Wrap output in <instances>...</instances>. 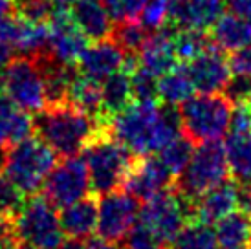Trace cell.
<instances>
[{
    "label": "cell",
    "mask_w": 251,
    "mask_h": 249,
    "mask_svg": "<svg viewBox=\"0 0 251 249\" xmlns=\"http://www.w3.org/2000/svg\"><path fill=\"white\" fill-rule=\"evenodd\" d=\"M108 130L136 156H151L181 134L180 112L156 99L132 101L110 119Z\"/></svg>",
    "instance_id": "1"
},
{
    "label": "cell",
    "mask_w": 251,
    "mask_h": 249,
    "mask_svg": "<svg viewBox=\"0 0 251 249\" xmlns=\"http://www.w3.org/2000/svg\"><path fill=\"white\" fill-rule=\"evenodd\" d=\"M35 134L51 147L61 158H70L83 152L86 143L103 126L98 118L81 110L72 103L48 104L33 118Z\"/></svg>",
    "instance_id": "2"
},
{
    "label": "cell",
    "mask_w": 251,
    "mask_h": 249,
    "mask_svg": "<svg viewBox=\"0 0 251 249\" xmlns=\"http://www.w3.org/2000/svg\"><path fill=\"white\" fill-rule=\"evenodd\" d=\"M136 154L103 126L83 149V159L90 174V191L103 196L123 187Z\"/></svg>",
    "instance_id": "3"
},
{
    "label": "cell",
    "mask_w": 251,
    "mask_h": 249,
    "mask_svg": "<svg viewBox=\"0 0 251 249\" xmlns=\"http://www.w3.org/2000/svg\"><path fill=\"white\" fill-rule=\"evenodd\" d=\"M57 165V154L39 136H29L9 145L4 176H7L26 196H33Z\"/></svg>",
    "instance_id": "4"
},
{
    "label": "cell",
    "mask_w": 251,
    "mask_h": 249,
    "mask_svg": "<svg viewBox=\"0 0 251 249\" xmlns=\"http://www.w3.org/2000/svg\"><path fill=\"white\" fill-rule=\"evenodd\" d=\"M233 103L227 96L202 94L180 104L181 130L195 143L218 141L231 126Z\"/></svg>",
    "instance_id": "5"
},
{
    "label": "cell",
    "mask_w": 251,
    "mask_h": 249,
    "mask_svg": "<svg viewBox=\"0 0 251 249\" xmlns=\"http://www.w3.org/2000/svg\"><path fill=\"white\" fill-rule=\"evenodd\" d=\"M227 173L229 165L224 145L218 141L200 143V147L195 149L183 173L176 178L175 189L191 205H195L200 196L227 180Z\"/></svg>",
    "instance_id": "6"
},
{
    "label": "cell",
    "mask_w": 251,
    "mask_h": 249,
    "mask_svg": "<svg viewBox=\"0 0 251 249\" xmlns=\"http://www.w3.org/2000/svg\"><path fill=\"white\" fill-rule=\"evenodd\" d=\"M17 233L21 242L33 246L35 249H61L66 240L57 207L44 196H29L19 216L15 218Z\"/></svg>",
    "instance_id": "7"
},
{
    "label": "cell",
    "mask_w": 251,
    "mask_h": 249,
    "mask_svg": "<svg viewBox=\"0 0 251 249\" xmlns=\"http://www.w3.org/2000/svg\"><path fill=\"white\" fill-rule=\"evenodd\" d=\"M2 90L21 110L37 114L46 106L44 75L35 55H15L4 70Z\"/></svg>",
    "instance_id": "8"
},
{
    "label": "cell",
    "mask_w": 251,
    "mask_h": 249,
    "mask_svg": "<svg viewBox=\"0 0 251 249\" xmlns=\"http://www.w3.org/2000/svg\"><path fill=\"white\" fill-rule=\"evenodd\" d=\"M189 220H193V205L176 189L149 198L140 209V222L167 244L175 240Z\"/></svg>",
    "instance_id": "9"
},
{
    "label": "cell",
    "mask_w": 251,
    "mask_h": 249,
    "mask_svg": "<svg viewBox=\"0 0 251 249\" xmlns=\"http://www.w3.org/2000/svg\"><path fill=\"white\" fill-rule=\"evenodd\" d=\"M90 193V174L83 158L70 156L57 161L42 185V194L55 207H66Z\"/></svg>",
    "instance_id": "10"
},
{
    "label": "cell",
    "mask_w": 251,
    "mask_h": 249,
    "mask_svg": "<svg viewBox=\"0 0 251 249\" xmlns=\"http://www.w3.org/2000/svg\"><path fill=\"white\" fill-rule=\"evenodd\" d=\"M140 200L130 193L112 191L99 196L98 201V235L121 242L130 233V229L140 220Z\"/></svg>",
    "instance_id": "11"
},
{
    "label": "cell",
    "mask_w": 251,
    "mask_h": 249,
    "mask_svg": "<svg viewBox=\"0 0 251 249\" xmlns=\"http://www.w3.org/2000/svg\"><path fill=\"white\" fill-rule=\"evenodd\" d=\"M175 181L176 178L163 165V161L151 154V156H140L134 159L121 189H125L126 193L136 196L138 200L145 201L163 191L173 189Z\"/></svg>",
    "instance_id": "12"
},
{
    "label": "cell",
    "mask_w": 251,
    "mask_h": 249,
    "mask_svg": "<svg viewBox=\"0 0 251 249\" xmlns=\"http://www.w3.org/2000/svg\"><path fill=\"white\" fill-rule=\"evenodd\" d=\"M185 66L196 92L200 94H218L226 90V86L233 77L229 59L224 55V50L215 44H211L205 51H202Z\"/></svg>",
    "instance_id": "13"
},
{
    "label": "cell",
    "mask_w": 251,
    "mask_h": 249,
    "mask_svg": "<svg viewBox=\"0 0 251 249\" xmlns=\"http://www.w3.org/2000/svg\"><path fill=\"white\" fill-rule=\"evenodd\" d=\"M125 61L126 51L112 37H108L103 41H94L86 46L77 61V70L81 75L103 83L112 74L123 68Z\"/></svg>",
    "instance_id": "14"
},
{
    "label": "cell",
    "mask_w": 251,
    "mask_h": 249,
    "mask_svg": "<svg viewBox=\"0 0 251 249\" xmlns=\"http://www.w3.org/2000/svg\"><path fill=\"white\" fill-rule=\"evenodd\" d=\"M224 15V0H169L167 26L207 31Z\"/></svg>",
    "instance_id": "15"
},
{
    "label": "cell",
    "mask_w": 251,
    "mask_h": 249,
    "mask_svg": "<svg viewBox=\"0 0 251 249\" xmlns=\"http://www.w3.org/2000/svg\"><path fill=\"white\" fill-rule=\"evenodd\" d=\"M240 203V183L237 180H224L220 185L200 196L193 205V220L203 224H216L231 215Z\"/></svg>",
    "instance_id": "16"
},
{
    "label": "cell",
    "mask_w": 251,
    "mask_h": 249,
    "mask_svg": "<svg viewBox=\"0 0 251 249\" xmlns=\"http://www.w3.org/2000/svg\"><path fill=\"white\" fill-rule=\"evenodd\" d=\"M175 35L176 29L171 26L151 31L147 37L143 48L140 50V66L149 70L156 77H161L165 72L175 68L178 64L175 48Z\"/></svg>",
    "instance_id": "17"
},
{
    "label": "cell",
    "mask_w": 251,
    "mask_h": 249,
    "mask_svg": "<svg viewBox=\"0 0 251 249\" xmlns=\"http://www.w3.org/2000/svg\"><path fill=\"white\" fill-rule=\"evenodd\" d=\"M86 41L88 39L77 28L72 17L55 19L50 21V44L46 53L64 64H77L81 53L88 46Z\"/></svg>",
    "instance_id": "18"
},
{
    "label": "cell",
    "mask_w": 251,
    "mask_h": 249,
    "mask_svg": "<svg viewBox=\"0 0 251 249\" xmlns=\"http://www.w3.org/2000/svg\"><path fill=\"white\" fill-rule=\"evenodd\" d=\"M70 15L88 41H103L112 37L114 21L103 0H72Z\"/></svg>",
    "instance_id": "19"
},
{
    "label": "cell",
    "mask_w": 251,
    "mask_h": 249,
    "mask_svg": "<svg viewBox=\"0 0 251 249\" xmlns=\"http://www.w3.org/2000/svg\"><path fill=\"white\" fill-rule=\"evenodd\" d=\"M209 35L215 46L235 53L251 42V22L237 13H224L211 26Z\"/></svg>",
    "instance_id": "20"
},
{
    "label": "cell",
    "mask_w": 251,
    "mask_h": 249,
    "mask_svg": "<svg viewBox=\"0 0 251 249\" xmlns=\"http://www.w3.org/2000/svg\"><path fill=\"white\" fill-rule=\"evenodd\" d=\"M61 227L64 235L86 240L98 231V201L96 198H83L61 211Z\"/></svg>",
    "instance_id": "21"
},
{
    "label": "cell",
    "mask_w": 251,
    "mask_h": 249,
    "mask_svg": "<svg viewBox=\"0 0 251 249\" xmlns=\"http://www.w3.org/2000/svg\"><path fill=\"white\" fill-rule=\"evenodd\" d=\"M35 132L33 119L4 94L0 96V143L15 145Z\"/></svg>",
    "instance_id": "22"
},
{
    "label": "cell",
    "mask_w": 251,
    "mask_h": 249,
    "mask_svg": "<svg viewBox=\"0 0 251 249\" xmlns=\"http://www.w3.org/2000/svg\"><path fill=\"white\" fill-rule=\"evenodd\" d=\"M101 90H103V114L110 123V119L116 114L123 112L134 101L132 72L121 68L119 72L112 74L101 83Z\"/></svg>",
    "instance_id": "23"
},
{
    "label": "cell",
    "mask_w": 251,
    "mask_h": 249,
    "mask_svg": "<svg viewBox=\"0 0 251 249\" xmlns=\"http://www.w3.org/2000/svg\"><path fill=\"white\" fill-rule=\"evenodd\" d=\"M195 92L196 88L193 84V79L189 75V70L183 62L176 64L175 68L165 72L158 79V99L169 106L183 104L187 99L193 97Z\"/></svg>",
    "instance_id": "24"
},
{
    "label": "cell",
    "mask_w": 251,
    "mask_h": 249,
    "mask_svg": "<svg viewBox=\"0 0 251 249\" xmlns=\"http://www.w3.org/2000/svg\"><path fill=\"white\" fill-rule=\"evenodd\" d=\"M216 238L222 249H240L251 246V215L246 211H233L216 222Z\"/></svg>",
    "instance_id": "25"
},
{
    "label": "cell",
    "mask_w": 251,
    "mask_h": 249,
    "mask_svg": "<svg viewBox=\"0 0 251 249\" xmlns=\"http://www.w3.org/2000/svg\"><path fill=\"white\" fill-rule=\"evenodd\" d=\"M224 149L233 180H237L240 185H251V132H231Z\"/></svg>",
    "instance_id": "26"
},
{
    "label": "cell",
    "mask_w": 251,
    "mask_h": 249,
    "mask_svg": "<svg viewBox=\"0 0 251 249\" xmlns=\"http://www.w3.org/2000/svg\"><path fill=\"white\" fill-rule=\"evenodd\" d=\"M70 103L79 106L81 110L88 112L90 116L98 118L101 123L108 126V121H106L105 114H103V90H101V83L79 74L75 77V81L72 83Z\"/></svg>",
    "instance_id": "27"
},
{
    "label": "cell",
    "mask_w": 251,
    "mask_h": 249,
    "mask_svg": "<svg viewBox=\"0 0 251 249\" xmlns=\"http://www.w3.org/2000/svg\"><path fill=\"white\" fill-rule=\"evenodd\" d=\"M169 249H218L216 231L209 224L189 220L175 240L169 244Z\"/></svg>",
    "instance_id": "28"
},
{
    "label": "cell",
    "mask_w": 251,
    "mask_h": 249,
    "mask_svg": "<svg viewBox=\"0 0 251 249\" xmlns=\"http://www.w3.org/2000/svg\"><path fill=\"white\" fill-rule=\"evenodd\" d=\"M213 41L211 35L202 29H176L175 35V48H176V57L178 62L187 64L193 59L200 55L202 51L209 48Z\"/></svg>",
    "instance_id": "29"
},
{
    "label": "cell",
    "mask_w": 251,
    "mask_h": 249,
    "mask_svg": "<svg viewBox=\"0 0 251 249\" xmlns=\"http://www.w3.org/2000/svg\"><path fill=\"white\" fill-rule=\"evenodd\" d=\"M193 145H195L193 139H189L185 134H180L173 141H169L167 145L158 152L160 154V159L163 161V165L167 167L175 178H178L183 173V169L187 167L189 159H191V156L195 152V147Z\"/></svg>",
    "instance_id": "30"
},
{
    "label": "cell",
    "mask_w": 251,
    "mask_h": 249,
    "mask_svg": "<svg viewBox=\"0 0 251 249\" xmlns=\"http://www.w3.org/2000/svg\"><path fill=\"white\" fill-rule=\"evenodd\" d=\"M149 29L141 26L140 21H125L118 22L112 31V39L118 42L126 53H140L143 48L147 37H149Z\"/></svg>",
    "instance_id": "31"
},
{
    "label": "cell",
    "mask_w": 251,
    "mask_h": 249,
    "mask_svg": "<svg viewBox=\"0 0 251 249\" xmlns=\"http://www.w3.org/2000/svg\"><path fill=\"white\" fill-rule=\"evenodd\" d=\"M26 203V194L7 176L0 174V218H17Z\"/></svg>",
    "instance_id": "32"
},
{
    "label": "cell",
    "mask_w": 251,
    "mask_h": 249,
    "mask_svg": "<svg viewBox=\"0 0 251 249\" xmlns=\"http://www.w3.org/2000/svg\"><path fill=\"white\" fill-rule=\"evenodd\" d=\"M123 249H169V244L163 242L152 229L138 220V224L125 236Z\"/></svg>",
    "instance_id": "33"
},
{
    "label": "cell",
    "mask_w": 251,
    "mask_h": 249,
    "mask_svg": "<svg viewBox=\"0 0 251 249\" xmlns=\"http://www.w3.org/2000/svg\"><path fill=\"white\" fill-rule=\"evenodd\" d=\"M169 17V0H143L138 21L149 31L163 28Z\"/></svg>",
    "instance_id": "34"
},
{
    "label": "cell",
    "mask_w": 251,
    "mask_h": 249,
    "mask_svg": "<svg viewBox=\"0 0 251 249\" xmlns=\"http://www.w3.org/2000/svg\"><path fill=\"white\" fill-rule=\"evenodd\" d=\"M158 79L154 74L138 64L132 72V92L134 101H154L158 99Z\"/></svg>",
    "instance_id": "35"
},
{
    "label": "cell",
    "mask_w": 251,
    "mask_h": 249,
    "mask_svg": "<svg viewBox=\"0 0 251 249\" xmlns=\"http://www.w3.org/2000/svg\"><path fill=\"white\" fill-rule=\"evenodd\" d=\"M103 2L116 24L125 21H136L143 6V0H103Z\"/></svg>",
    "instance_id": "36"
},
{
    "label": "cell",
    "mask_w": 251,
    "mask_h": 249,
    "mask_svg": "<svg viewBox=\"0 0 251 249\" xmlns=\"http://www.w3.org/2000/svg\"><path fill=\"white\" fill-rule=\"evenodd\" d=\"M21 244L15 218H0V249H13Z\"/></svg>",
    "instance_id": "37"
},
{
    "label": "cell",
    "mask_w": 251,
    "mask_h": 249,
    "mask_svg": "<svg viewBox=\"0 0 251 249\" xmlns=\"http://www.w3.org/2000/svg\"><path fill=\"white\" fill-rule=\"evenodd\" d=\"M229 64L233 75H251V42L231 55Z\"/></svg>",
    "instance_id": "38"
},
{
    "label": "cell",
    "mask_w": 251,
    "mask_h": 249,
    "mask_svg": "<svg viewBox=\"0 0 251 249\" xmlns=\"http://www.w3.org/2000/svg\"><path fill=\"white\" fill-rule=\"evenodd\" d=\"M231 132L237 134H250L251 132V108L246 104H237L231 116Z\"/></svg>",
    "instance_id": "39"
},
{
    "label": "cell",
    "mask_w": 251,
    "mask_h": 249,
    "mask_svg": "<svg viewBox=\"0 0 251 249\" xmlns=\"http://www.w3.org/2000/svg\"><path fill=\"white\" fill-rule=\"evenodd\" d=\"M84 249H123V246H119L118 242L106 240L103 236H88L84 240Z\"/></svg>",
    "instance_id": "40"
},
{
    "label": "cell",
    "mask_w": 251,
    "mask_h": 249,
    "mask_svg": "<svg viewBox=\"0 0 251 249\" xmlns=\"http://www.w3.org/2000/svg\"><path fill=\"white\" fill-rule=\"evenodd\" d=\"M229 7L233 9V13L251 22V0H229Z\"/></svg>",
    "instance_id": "41"
},
{
    "label": "cell",
    "mask_w": 251,
    "mask_h": 249,
    "mask_svg": "<svg viewBox=\"0 0 251 249\" xmlns=\"http://www.w3.org/2000/svg\"><path fill=\"white\" fill-rule=\"evenodd\" d=\"M15 57V51L11 46H7L6 42L0 41V74H4L6 66L9 64V61Z\"/></svg>",
    "instance_id": "42"
},
{
    "label": "cell",
    "mask_w": 251,
    "mask_h": 249,
    "mask_svg": "<svg viewBox=\"0 0 251 249\" xmlns=\"http://www.w3.org/2000/svg\"><path fill=\"white\" fill-rule=\"evenodd\" d=\"M61 249H84V240H81V238H72V236H66V240L63 242Z\"/></svg>",
    "instance_id": "43"
},
{
    "label": "cell",
    "mask_w": 251,
    "mask_h": 249,
    "mask_svg": "<svg viewBox=\"0 0 251 249\" xmlns=\"http://www.w3.org/2000/svg\"><path fill=\"white\" fill-rule=\"evenodd\" d=\"M15 13V0H0V19Z\"/></svg>",
    "instance_id": "44"
},
{
    "label": "cell",
    "mask_w": 251,
    "mask_h": 249,
    "mask_svg": "<svg viewBox=\"0 0 251 249\" xmlns=\"http://www.w3.org/2000/svg\"><path fill=\"white\" fill-rule=\"evenodd\" d=\"M7 154H9V145H2L0 143V174L4 173V169H6Z\"/></svg>",
    "instance_id": "45"
},
{
    "label": "cell",
    "mask_w": 251,
    "mask_h": 249,
    "mask_svg": "<svg viewBox=\"0 0 251 249\" xmlns=\"http://www.w3.org/2000/svg\"><path fill=\"white\" fill-rule=\"evenodd\" d=\"M13 249H35L33 246H29V244H26V242H21L17 248H13Z\"/></svg>",
    "instance_id": "46"
},
{
    "label": "cell",
    "mask_w": 251,
    "mask_h": 249,
    "mask_svg": "<svg viewBox=\"0 0 251 249\" xmlns=\"http://www.w3.org/2000/svg\"><path fill=\"white\" fill-rule=\"evenodd\" d=\"M240 104H246V106H250V108H251V92L248 94V97H246L244 103H240Z\"/></svg>",
    "instance_id": "47"
},
{
    "label": "cell",
    "mask_w": 251,
    "mask_h": 249,
    "mask_svg": "<svg viewBox=\"0 0 251 249\" xmlns=\"http://www.w3.org/2000/svg\"><path fill=\"white\" fill-rule=\"evenodd\" d=\"M240 249H248V248H240Z\"/></svg>",
    "instance_id": "48"
},
{
    "label": "cell",
    "mask_w": 251,
    "mask_h": 249,
    "mask_svg": "<svg viewBox=\"0 0 251 249\" xmlns=\"http://www.w3.org/2000/svg\"><path fill=\"white\" fill-rule=\"evenodd\" d=\"M250 187H251V185H250Z\"/></svg>",
    "instance_id": "49"
}]
</instances>
